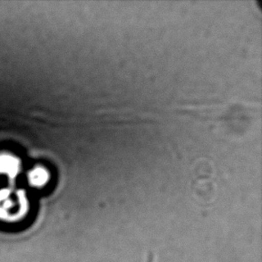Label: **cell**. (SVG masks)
Returning <instances> with one entry per match:
<instances>
[{"instance_id":"obj_1","label":"cell","mask_w":262,"mask_h":262,"mask_svg":"<svg viewBox=\"0 0 262 262\" xmlns=\"http://www.w3.org/2000/svg\"><path fill=\"white\" fill-rule=\"evenodd\" d=\"M28 199L24 191H14L9 189L0 190V220L16 221L28 211Z\"/></svg>"},{"instance_id":"obj_3","label":"cell","mask_w":262,"mask_h":262,"mask_svg":"<svg viewBox=\"0 0 262 262\" xmlns=\"http://www.w3.org/2000/svg\"><path fill=\"white\" fill-rule=\"evenodd\" d=\"M28 183L31 186L35 188L44 187L50 179V174L46 167L38 166L29 171Z\"/></svg>"},{"instance_id":"obj_2","label":"cell","mask_w":262,"mask_h":262,"mask_svg":"<svg viewBox=\"0 0 262 262\" xmlns=\"http://www.w3.org/2000/svg\"><path fill=\"white\" fill-rule=\"evenodd\" d=\"M21 169V160L17 156L9 152L0 153V174H7L11 180H14Z\"/></svg>"}]
</instances>
